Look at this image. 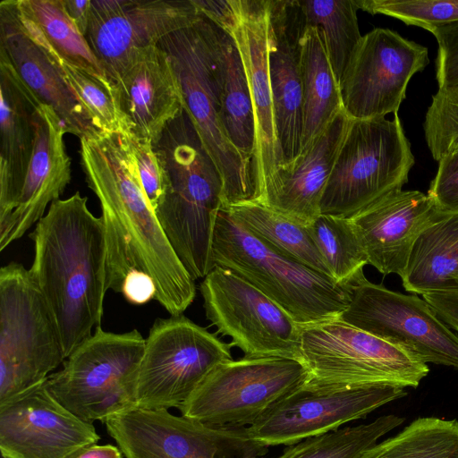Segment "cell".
I'll use <instances>...</instances> for the list:
<instances>
[{
  "label": "cell",
  "instance_id": "obj_27",
  "mask_svg": "<svg viewBox=\"0 0 458 458\" xmlns=\"http://www.w3.org/2000/svg\"><path fill=\"white\" fill-rule=\"evenodd\" d=\"M401 278L416 294L458 292V213H444L420 233Z\"/></svg>",
  "mask_w": 458,
  "mask_h": 458
},
{
  "label": "cell",
  "instance_id": "obj_20",
  "mask_svg": "<svg viewBox=\"0 0 458 458\" xmlns=\"http://www.w3.org/2000/svg\"><path fill=\"white\" fill-rule=\"evenodd\" d=\"M0 58L10 64L39 104L55 110L66 132L81 139L101 131L69 87L55 58L27 31L15 0L0 3Z\"/></svg>",
  "mask_w": 458,
  "mask_h": 458
},
{
  "label": "cell",
  "instance_id": "obj_32",
  "mask_svg": "<svg viewBox=\"0 0 458 458\" xmlns=\"http://www.w3.org/2000/svg\"><path fill=\"white\" fill-rule=\"evenodd\" d=\"M307 26L320 30L326 53L340 85L361 41L355 0H300Z\"/></svg>",
  "mask_w": 458,
  "mask_h": 458
},
{
  "label": "cell",
  "instance_id": "obj_13",
  "mask_svg": "<svg viewBox=\"0 0 458 458\" xmlns=\"http://www.w3.org/2000/svg\"><path fill=\"white\" fill-rule=\"evenodd\" d=\"M347 285L350 301L339 319L403 349L423 363L458 369V335L424 299L371 283L363 270Z\"/></svg>",
  "mask_w": 458,
  "mask_h": 458
},
{
  "label": "cell",
  "instance_id": "obj_35",
  "mask_svg": "<svg viewBox=\"0 0 458 458\" xmlns=\"http://www.w3.org/2000/svg\"><path fill=\"white\" fill-rule=\"evenodd\" d=\"M335 281L346 285L368 264V259L349 218L319 215L308 226Z\"/></svg>",
  "mask_w": 458,
  "mask_h": 458
},
{
  "label": "cell",
  "instance_id": "obj_38",
  "mask_svg": "<svg viewBox=\"0 0 458 458\" xmlns=\"http://www.w3.org/2000/svg\"><path fill=\"white\" fill-rule=\"evenodd\" d=\"M423 130L435 160L458 149V87L438 89L432 96Z\"/></svg>",
  "mask_w": 458,
  "mask_h": 458
},
{
  "label": "cell",
  "instance_id": "obj_40",
  "mask_svg": "<svg viewBox=\"0 0 458 458\" xmlns=\"http://www.w3.org/2000/svg\"><path fill=\"white\" fill-rule=\"evenodd\" d=\"M438 46L436 79L438 89L458 87V21L428 30Z\"/></svg>",
  "mask_w": 458,
  "mask_h": 458
},
{
  "label": "cell",
  "instance_id": "obj_12",
  "mask_svg": "<svg viewBox=\"0 0 458 458\" xmlns=\"http://www.w3.org/2000/svg\"><path fill=\"white\" fill-rule=\"evenodd\" d=\"M199 291L207 319L245 357L301 360V327L250 283L215 266Z\"/></svg>",
  "mask_w": 458,
  "mask_h": 458
},
{
  "label": "cell",
  "instance_id": "obj_11",
  "mask_svg": "<svg viewBox=\"0 0 458 458\" xmlns=\"http://www.w3.org/2000/svg\"><path fill=\"white\" fill-rule=\"evenodd\" d=\"M309 379L299 360L232 359L217 365L179 410L202 423L248 428Z\"/></svg>",
  "mask_w": 458,
  "mask_h": 458
},
{
  "label": "cell",
  "instance_id": "obj_23",
  "mask_svg": "<svg viewBox=\"0 0 458 458\" xmlns=\"http://www.w3.org/2000/svg\"><path fill=\"white\" fill-rule=\"evenodd\" d=\"M36 139L18 205L0 223V250L20 239L60 199L72 180L71 158L64 141L66 132L53 108L39 104L36 110Z\"/></svg>",
  "mask_w": 458,
  "mask_h": 458
},
{
  "label": "cell",
  "instance_id": "obj_9",
  "mask_svg": "<svg viewBox=\"0 0 458 458\" xmlns=\"http://www.w3.org/2000/svg\"><path fill=\"white\" fill-rule=\"evenodd\" d=\"M301 360L313 386L396 384L417 387L426 363L339 318L301 327Z\"/></svg>",
  "mask_w": 458,
  "mask_h": 458
},
{
  "label": "cell",
  "instance_id": "obj_22",
  "mask_svg": "<svg viewBox=\"0 0 458 458\" xmlns=\"http://www.w3.org/2000/svg\"><path fill=\"white\" fill-rule=\"evenodd\" d=\"M444 213L420 191H393L349 219L368 259L383 275L402 277L420 233Z\"/></svg>",
  "mask_w": 458,
  "mask_h": 458
},
{
  "label": "cell",
  "instance_id": "obj_31",
  "mask_svg": "<svg viewBox=\"0 0 458 458\" xmlns=\"http://www.w3.org/2000/svg\"><path fill=\"white\" fill-rule=\"evenodd\" d=\"M224 208L247 231L275 251L332 277L307 226L259 202Z\"/></svg>",
  "mask_w": 458,
  "mask_h": 458
},
{
  "label": "cell",
  "instance_id": "obj_37",
  "mask_svg": "<svg viewBox=\"0 0 458 458\" xmlns=\"http://www.w3.org/2000/svg\"><path fill=\"white\" fill-rule=\"evenodd\" d=\"M359 9L424 30L458 21V0H355Z\"/></svg>",
  "mask_w": 458,
  "mask_h": 458
},
{
  "label": "cell",
  "instance_id": "obj_41",
  "mask_svg": "<svg viewBox=\"0 0 458 458\" xmlns=\"http://www.w3.org/2000/svg\"><path fill=\"white\" fill-rule=\"evenodd\" d=\"M427 195L443 213H458V149L438 161Z\"/></svg>",
  "mask_w": 458,
  "mask_h": 458
},
{
  "label": "cell",
  "instance_id": "obj_25",
  "mask_svg": "<svg viewBox=\"0 0 458 458\" xmlns=\"http://www.w3.org/2000/svg\"><path fill=\"white\" fill-rule=\"evenodd\" d=\"M114 85L131 134L153 144L184 108L177 76L158 45L141 52Z\"/></svg>",
  "mask_w": 458,
  "mask_h": 458
},
{
  "label": "cell",
  "instance_id": "obj_28",
  "mask_svg": "<svg viewBox=\"0 0 458 458\" xmlns=\"http://www.w3.org/2000/svg\"><path fill=\"white\" fill-rule=\"evenodd\" d=\"M15 2L21 21L39 45L58 58L110 81L85 36L67 14L63 0Z\"/></svg>",
  "mask_w": 458,
  "mask_h": 458
},
{
  "label": "cell",
  "instance_id": "obj_7",
  "mask_svg": "<svg viewBox=\"0 0 458 458\" xmlns=\"http://www.w3.org/2000/svg\"><path fill=\"white\" fill-rule=\"evenodd\" d=\"M146 339L137 329L126 333L96 328L48 376L53 396L87 422L136 408V387Z\"/></svg>",
  "mask_w": 458,
  "mask_h": 458
},
{
  "label": "cell",
  "instance_id": "obj_42",
  "mask_svg": "<svg viewBox=\"0 0 458 458\" xmlns=\"http://www.w3.org/2000/svg\"><path fill=\"white\" fill-rule=\"evenodd\" d=\"M199 14L231 35L238 21V0H192Z\"/></svg>",
  "mask_w": 458,
  "mask_h": 458
},
{
  "label": "cell",
  "instance_id": "obj_15",
  "mask_svg": "<svg viewBox=\"0 0 458 458\" xmlns=\"http://www.w3.org/2000/svg\"><path fill=\"white\" fill-rule=\"evenodd\" d=\"M407 395L396 384L313 386L295 389L247 428L254 441L266 445H293L336 430L366 417L380 406Z\"/></svg>",
  "mask_w": 458,
  "mask_h": 458
},
{
  "label": "cell",
  "instance_id": "obj_43",
  "mask_svg": "<svg viewBox=\"0 0 458 458\" xmlns=\"http://www.w3.org/2000/svg\"><path fill=\"white\" fill-rule=\"evenodd\" d=\"M156 285L146 273L132 271L125 277L122 288L124 298L132 304L141 305L155 299Z\"/></svg>",
  "mask_w": 458,
  "mask_h": 458
},
{
  "label": "cell",
  "instance_id": "obj_8",
  "mask_svg": "<svg viewBox=\"0 0 458 458\" xmlns=\"http://www.w3.org/2000/svg\"><path fill=\"white\" fill-rule=\"evenodd\" d=\"M55 317L23 265L0 269V403L45 381L65 360Z\"/></svg>",
  "mask_w": 458,
  "mask_h": 458
},
{
  "label": "cell",
  "instance_id": "obj_4",
  "mask_svg": "<svg viewBox=\"0 0 458 458\" xmlns=\"http://www.w3.org/2000/svg\"><path fill=\"white\" fill-rule=\"evenodd\" d=\"M223 32L200 15L166 35L158 46L170 59L184 108L221 173L225 208L259 202V196L250 166L228 140L220 122Z\"/></svg>",
  "mask_w": 458,
  "mask_h": 458
},
{
  "label": "cell",
  "instance_id": "obj_39",
  "mask_svg": "<svg viewBox=\"0 0 458 458\" xmlns=\"http://www.w3.org/2000/svg\"><path fill=\"white\" fill-rule=\"evenodd\" d=\"M134 155L140 181L146 196L155 209L164 192V171L154 149L153 143L127 134Z\"/></svg>",
  "mask_w": 458,
  "mask_h": 458
},
{
  "label": "cell",
  "instance_id": "obj_33",
  "mask_svg": "<svg viewBox=\"0 0 458 458\" xmlns=\"http://www.w3.org/2000/svg\"><path fill=\"white\" fill-rule=\"evenodd\" d=\"M359 458H458V421L418 418Z\"/></svg>",
  "mask_w": 458,
  "mask_h": 458
},
{
  "label": "cell",
  "instance_id": "obj_14",
  "mask_svg": "<svg viewBox=\"0 0 458 458\" xmlns=\"http://www.w3.org/2000/svg\"><path fill=\"white\" fill-rule=\"evenodd\" d=\"M103 422L125 458H267L268 447L247 428L206 424L168 410L135 408Z\"/></svg>",
  "mask_w": 458,
  "mask_h": 458
},
{
  "label": "cell",
  "instance_id": "obj_18",
  "mask_svg": "<svg viewBox=\"0 0 458 458\" xmlns=\"http://www.w3.org/2000/svg\"><path fill=\"white\" fill-rule=\"evenodd\" d=\"M46 380L0 403L4 458H67L100 439L91 422L53 396Z\"/></svg>",
  "mask_w": 458,
  "mask_h": 458
},
{
  "label": "cell",
  "instance_id": "obj_44",
  "mask_svg": "<svg viewBox=\"0 0 458 458\" xmlns=\"http://www.w3.org/2000/svg\"><path fill=\"white\" fill-rule=\"evenodd\" d=\"M422 297L446 325L458 332V292L426 293Z\"/></svg>",
  "mask_w": 458,
  "mask_h": 458
},
{
  "label": "cell",
  "instance_id": "obj_17",
  "mask_svg": "<svg viewBox=\"0 0 458 458\" xmlns=\"http://www.w3.org/2000/svg\"><path fill=\"white\" fill-rule=\"evenodd\" d=\"M199 17L192 0H93L85 38L115 84L141 52Z\"/></svg>",
  "mask_w": 458,
  "mask_h": 458
},
{
  "label": "cell",
  "instance_id": "obj_1",
  "mask_svg": "<svg viewBox=\"0 0 458 458\" xmlns=\"http://www.w3.org/2000/svg\"><path fill=\"white\" fill-rule=\"evenodd\" d=\"M81 165L99 200L106 237V290L122 293L132 271L148 275L155 299L171 316L196 296L195 280L179 259L141 184L127 134L98 131L80 139Z\"/></svg>",
  "mask_w": 458,
  "mask_h": 458
},
{
  "label": "cell",
  "instance_id": "obj_36",
  "mask_svg": "<svg viewBox=\"0 0 458 458\" xmlns=\"http://www.w3.org/2000/svg\"><path fill=\"white\" fill-rule=\"evenodd\" d=\"M46 50L55 58L64 80L99 130L131 134L113 82L98 78Z\"/></svg>",
  "mask_w": 458,
  "mask_h": 458
},
{
  "label": "cell",
  "instance_id": "obj_21",
  "mask_svg": "<svg viewBox=\"0 0 458 458\" xmlns=\"http://www.w3.org/2000/svg\"><path fill=\"white\" fill-rule=\"evenodd\" d=\"M231 36L244 66L254 107L257 137L252 170L262 203L266 185L282 164L268 65V0H238V21Z\"/></svg>",
  "mask_w": 458,
  "mask_h": 458
},
{
  "label": "cell",
  "instance_id": "obj_2",
  "mask_svg": "<svg viewBox=\"0 0 458 458\" xmlns=\"http://www.w3.org/2000/svg\"><path fill=\"white\" fill-rule=\"evenodd\" d=\"M76 191L51 203L30 238V273L59 328L65 358L101 326L106 293V237L103 219Z\"/></svg>",
  "mask_w": 458,
  "mask_h": 458
},
{
  "label": "cell",
  "instance_id": "obj_3",
  "mask_svg": "<svg viewBox=\"0 0 458 458\" xmlns=\"http://www.w3.org/2000/svg\"><path fill=\"white\" fill-rule=\"evenodd\" d=\"M153 146L164 171L156 216L191 277L204 278L215 267L213 239L224 206L221 173L185 108Z\"/></svg>",
  "mask_w": 458,
  "mask_h": 458
},
{
  "label": "cell",
  "instance_id": "obj_26",
  "mask_svg": "<svg viewBox=\"0 0 458 458\" xmlns=\"http://www.w3.org/2000/svg\"><path fill=\"white\" fill-rule=\"evenodd\" d=\"M0 223L16 208L36 139L39 103L0 58Z\"/></svg>",
  "mask_w": 458,
  "mask_h": 458
},
{
  "label": "cell",
  "instance_id": "obj_19",
  "mask_svg": "<svg viewBox=\"0 0 458 458\" xmlns=\"http://www.w3.org/2000/svg\"><path fill=\"white\" fill-rule=\"evenodd\" d=\"M268 18L269 76L284 165L292 162L301 148V38L307 24L300 0H268Z\"/></svg>",
  "mask_w": 458,
  "mask_h": 458
},
{
  "label": "cell",
  "instance_id": "obj_45",
  "mask_svg": "<svg viewBox=\"0 0 458 458\" xmlns=\"http://www.w3.org/2000/svg\"><path fill=\"white\" fill-rule=\"evenodd\" d=\"M63 2L67 14L76 25L78 30L81 32V34L85 36L89 22L91 1L63 0Z\"/></svg>",
  "mask_w": 458,
  "mask_h": 458
},
{
  "label": "cell",
  "instance_id": "obj_46",
  "mask_svg": "<svg viewBox=\"0 0 458 458\" xmlns=\"http://www.w3.org/2000/svg\"><path fill=\"white\" fill-rule=\"evenodd\" d=\"M67 458H123V453L114 445L91 444L81 447Z\"/></svg>",
  "mask_w": 458,
  "mask_h": 458
},
{
  "label": "cell",
  "instance_id": "obj_5",
  "mask_svg": "<svg viewBox=\"0 0 458 458\" xmlns=\"http://www.w3.org/2000/svg\"><path fill=\"white\" fill-rule=\"evenodd\" d=\"M212 251L215 266L250 283L301 327L339 318L349 303L347 284L275 251L224 208L217 216Z\"/></svg>",
  "mask_w": 458,
  "mask_h": 458
},
{
  "label": "cell",
  "instance_id": "obj_34",
  "mask_svg": "<svg viewBox=\"0 0 458 458\" xmlns=\"http://www.w3.org/2000/svg\"><path fill=\"white\" fill-rule=\"evenodd\" d=\"M403 420L390 414L368 424L340 428L290 445L277 458H359Z\"/></svg>",
  "mask_w": 458,
  "mask_h": 458
},
{
  "label": "cell",
  "instance_id": "obj_30",
  "mask_svg": "<svg viewBox=\"0 0 458 458\" xmlns=\"http://www.w3.org/2000/svg\"><path fill=\"white\" fill-rule=\"evenodd\" d=\"M219 117L228 140L252 170L257 137L254 107L239 50L233 37L225 31Z\"/></svg>",
  "mask_w": 458,
  "mask_h": 458
},
{
  "label": "cell",
  "instance_id": "obj_24",
  "mask_svg": "<svg viewBox=\"0 0 458 458\" xmlns=\"http://www.w3.org/2000/svg\"><path fill=\"white\" fill-rule=\"evenodd\" d=\"M351 123L344 109L265 188L261 204L305 226L320 215V201Z\"/></svg>",
  "mask_w": 458,
  "mask_h": 458
},
{
  "label": "cell",
  "instance_id": "obj_16",
  "mask_svg": "<svg viewBox=\"0 0 458 458\" xmlns=\"http://www.w3.org/2000/svg\"><path fill=\"white\" fill-rule=\"evenodd\" d=\"M428 48L389 29L361 41L339 85L343 109L352 120L396 114L411 77L428 64Z\"/></svg>",
  "mask_w": 458,
  "mask_h": 458
},
{
  "label": "cell",
  "instance_id": "obj_10",
  "mask_svg": "<svg viewBox=\"0 0 458 458\" xmlns=\"http://www.w3.org/2000/svg\"><path fill=\"white\" fill-rule=\"evenodd\" d=\"M231 344L184 315L157 318L146 338L136 408H180L208 375L232 360Z\"/></svg>",
  "mask_w": 458,
  "mask_h": 458
},
{
  "label": "cell",
  "instance_id": "obj_29",
  "mask_svg": "<svg viewBox=\"0 0 458 458\" xmlns=\"http://www.w3.org/2000/svg\"><path fill=\"white\" fill-rule=\"evenodd\" d=\"M302 136L301 150L343 109L339 86L328 61L321 31L307 26L301 38Z\"/></svg>",
  "mask_w": 458,
  "mask_h": 458
},
{
  "label": "cell",
  "instance_id": "obj_6",
  "mask_svg": "<svg viewBox=\"0 0 458 458\" xmlns=\"http://www.w3.org/2000/svg\"><path fill=\"white\" fill-rule=\"evenodd\" d=\"M415 163L397 114L351 119L325 187L320 214L350 218L402 190Z\"/></svg>",
  "mask_w": 458,
  "mask_h": 458
}]
</instances>
